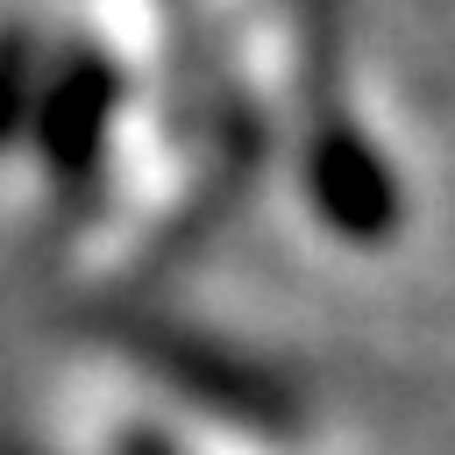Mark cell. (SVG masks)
I'll return each instance as SVG.
<instances>
[{"label": "cell", "mask_w": 455, "mask_h": 455, "mask_svg": "<svg viewBox=\"0 0 455 455\" xmlns=\"http://www.w3.org/2000/svg\"><path fill=\"white\" fill-rule=\"evenodd\" d=\"M114 114H121V71L107 57H64L57 71H43L28 135H36V156L50 164L57 185H85L100 171Z\"/></svg>", "instance_id": "7a4b0ae2"}, {"label": "cell", "mask_w": 455, "mask_h": 455, "mask_svg": "<svg viewBox=\"0 0 455 455\" xmlns=\"http://www.w3.org/2000/svg\"><path fill=\"white\" fill-rule=\"evenodd\" d=\"M306 199L313 213L355 242V249H384L405 220V192H398V171L391 156L355 128V121H320L313 128V149H306Z\"/></svg>", "instance_id": "6da1fadb"}, {"label": "cell", "mask_w": 455, "mask_h": 455, "mask_svg": "<svg viewBox=\"0 0 455 455\" xmlns=\"http://www.w3.org/2000/svg\"><path fill=\"white\" fill-rule=\"evenodd\" d=\"M36 85H43V50L21 21L0 28V149L28 135V114H36Z\"/></svg>", "instance_id": "3957f363"}]
</instances>
